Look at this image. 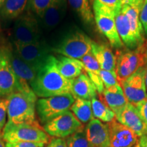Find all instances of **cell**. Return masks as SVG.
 <instances>
[{
    "mask_svg": "<svg viewBox=\"0 0 147 147\" xmlns=\"http://www.w3.org/2000/svg\"><path fill=\"white\" fill-rule=\"evenodd\" d=\"M73 80L65 78L60 73L57 58L51 55L38 71L30 87L37 97L45 98L71 93Z\"/></svg>",
    "mask_w": 147,
    "mask_h": 147,
    "instance_id": "cell-1",
    "label": "cell"
},
{
    "mask_svg": "<svg viewBox=\"0 0 147 147\" xmlns=\"http://www.w3.org/2000/svg\"><path fill=\"white\" fill-rule=\"evenodd\" d=\"M6 98L8 123H38L36 119L38 99L32 89L14 92Z\"/></svg>",
    "mask_w": 147,
    "mask_h": 147,
    "instance_id": "cell-2",
    "label": "cell"
},
{
    "mask_svg": "<svg viewBox=\"0 0 147 147\" xmlns=\"http://www.w3.org/2000/svg\"><path fill=\"white\" fill-rule=\"evenodd\" d=\"M3 138L6 142H29L47 144L50 137L38 123L12 124L7 123L2 131Z\"/></svg>",
    "mask_w": 147,
    "mask_h": 147,
    "instance_id": "cell-3",
    "label": "cell"
},
{
    "mask_svg": "<svg viewBox=\"0 0 147 147\" xmlns=\"http://www.w3.org/2000/svg\"><path fill=\"white\" fill-rule=\"evenodd\" d=\"M94 20L100 33L106 37L110 46L114 49H120L124 47L116 26L115 12L102 5L98 0L93 3Z\"/></svg>",
    "mask_w": 147,
    "mask_h": 147,
    "instance_id": "cell-4",
    "label": "cell"
},
{
    "mask_svg": "<svg viewBox=\"0 0 147 147\" xmlns=\"http://www.w3.org/2000/svg\"><path fill=\"white\" fill-rule=\"evenodd\" d=\"M92 42L84 33L74 31L64 37L52 51L66 57L81 59L91 52Z\"/></svg>",
    "mask_w": 147,
    "mask_h": 147,
    "instance_id": "cell-5",
    "label": "cell"
},
{
    "mask_svg": "<svg viewBox=\"0 0 147 147\" xmlns=\"http://www.w3.org/2000/svg\"><path fill=\"white\" fill-rule=\"evenodd\" d=\"M76 99L71 93L40 98L36 102V113L42 124H46L70 109Z\"/></svg>",
    "mask_w": 147,
    "mask_h": 147,
    "instance_id": "cell-6",
    "label": "cell"
},
{
    "mask_svg": "<svg viewBox=\"0 0 147 147\" xmlns=\"http://www.w3.org/2000/svg\"><path fill=\"white\" fill-rule=\"evenodd\" d=\"M144 43L134 50L117 51L116 56L115 72L120 82L145 66Z\"/></svg>",
    "mask_w": 147,
    "mask_h": 147,
    "instance_id": "cell-7",
    "label": "cell"
},
{
    "mask_svg": "<svg viewBox=\"0 0 147 147\" xmlns=\"http://www.w3.org/2000/svg\"><path fill=\"white\" fill-rule=\"evenodd\" d=\"M41 25L32 12L21 14L16 18L13 28V43L26 45L41 40Z\"/></svg>",
    "mask_w": 147,
    "mask_h": 147,
    "instance_id": "cell-8",
    "label": "cell"
},
{
    "mask_svg": "<svg viewBox=\"0 0 147 147\" xmlns=\"http://www.w3.org/2000/svg\"><path fill=\"white\" fill-rule=\"evenodd\" d=\"M13 44L14 49L20 57L37 71L43 66L52 51L42 40L26 45Z\"/></svg>",
    "mask_w": 147,
    "mask_h": 147,
    "instance_id": "cell-9",
    "label": "cell"
},
{
    "mask_svg": "<svg viewBox=\"0 0 147 147\" xmlns=\"http://www.w3.org/2000/svg\"><path fill=\"white\" fill-rule=\"evenodd\" d=\"M82 127V123L70 110H67L44 125V130L48 135L63 139Z\"/></svg>",
    "mask_w": 147,
    "mask_h": 147,
    "instance_id": "cell-10",
    "label": "cell"
},
{
    "mask_svg": "<svg viewBox=\"0 0 147 147\" xmlns=\"http://www.w3.org/2000/svg\"><path fill=\"white\" fill-rule=\"evenodd\" d=\"M145 71V66L140 67L127 78L119 82L128 103L134 106L147 97Z\"/></svg>",
    "mask_w": 147,
    "mask_h": 147,
    "instance_id": "cell-11",
    "label": "cell"
},
{
    "mask_svg": "<svg viewBox=\"0 0 147 147\" xmlns=\"http://www.w3.org/2000/svg\"><path fill=\"white\" fill-rule=\"evenodd\" d=\"M20 90L19 82L9 60L8 48L0 46V98Z\"/></svg>",
    "mask_w": 147,
    "mask_h": 147,
    "instance_id": "cell-12",
    "label": "cell"
},
{
    "mask_svg": "<svg viewBox=\"0 0 147 147\" xmlns=\"http://www.w3.org/2000/svg\"><path fill=\"white\" fill-rule=\"evenodd\" d=\"M7 48L10 64L19 82L20 91L32 89L30 84L36 78L38 71L22 59L13 47Z\"/></svg>",
    "mask_w": 147,
    "mask_h": 147,
    "instance_id": "cell-13",
    "label": "cell"
},
{
    "mask_svg": "<svg viewBox=\"0 0 147 147\" xmlns=\"http://www.w3.org/2000/svg\"><path fill=\"white\" fill-rule=\"evenodd\" d=\"M107 125L109 130L110 147H134L138 143V136L115 119L108 123Z\"/></svg>",
    "mask_w": 147,
    "mask_h": 147,
    "instance_id": "cell-14",
    "label": "cell"
},
{
    "mask_svg": "<svg viewBox=\"0 0 147 147\" xmlns=\"http://www.w3.org/2000/svg\"><path fill=\"white\" fill-rule=\"evenodd\" d=\"M115 119L120 123L133 130L139 138L147 130V126L141 119L136 108L129 103L116 114Z\"/></svg>",
    "mask_w": 147,
    "mask_h": 147,
    "instance_id": "cell-15",
    "label": "cell"
},
{
    "mask_svg": "<svg viewBox=\"0 0 147 147\" xmlns=\"http://www.w3.org/2000/svg\"><path fill=\"white\" fill-rule=\"evenodd\" d=\"M84 131L92 147H110L109 130L107 124L93 119L88 123Z\"/></svg>",
    "mask_w": 147,
    "mask_h": 147,
    "instance_id": "cell-16",
    "label": "cell"
},
{
    "mask_svg": "<svg viewBox=\"0 0 147 147\" xmlns=\"http://www.w3.org/2000/svg\"><path fill=\"white\" fill-rule=\"evenodd\" d=\"M67 0H53L42 16L40 23L47 29L55 28L65 15Z\"/></svg>",
    "mask_w": 147,
    "mask_h": 147,
    "instance_id": "cell-17",
    "label": "cell"
},
{
    "mask_svg": "<svg viewBox=\"0 0 147 147\" xmlns=\"http://www.w3.org/2000/svg\"><path fill=\"white\" fill-rule=\"evenodd\" d=\"M115 21L117 32L121 41L128 49L134 50L144 44L140 41L135 36L127 17L121 11L116 14Z\"/></svg>",
    "mask_w": 147,
    "mask_h": 147,
    "instance_id": "cell-18",
    "label": "cell"
},
{
    "mask_svg": "<svg viewBox=\"0 0 147 147\" xmlns=\"http://www.w3.org/2000/svg\"><path fill=\"white\" fill-rule=\"evenodd\" d=\"M71 94L75 99L80 98L89 101L96 98L97 95L95 86L85 72L82 73L78 77L74 79Z\"/></svg>",
    "mask_w": 147,
    "mask_h": 147,
    "instance_id": "cell-19",
    "label": "cell"
},
{
    "mask_svg": "<svg viewBox=\"0 0 147 147\" xmlns=\"http://www.w3.org/2000/svg\"><path fill=\"white\" fill-rule=\"evenodd\" d=\"M100 98L113 110L115 115L128 103L120 84L104 89L102 94L100 95Z\"/></svg>",
    "mask_w": 147,
    "mask_h": 147,
    "instance_id": "cell-20",
    "label": "cell"
},
{
    "mask_svg": "<svg viewBox=\"0 0 147 147\" xmlns=\"http://www.w3.org/2000/svg\"><path fill=\"white\" fill-rule=\"evenodd\" d=\"M91 53L96 59L101 69L115 71L116 56L107 45L93 41Z\"/></svg>",
    "mask_w": 147,
    "mask_h": 147,
    "instance_id": "cell-21",
    "label": "cell"
},
{
    "mask_svg": "<svg viewBox=\"0 0 147 147\" xmlns=\"http://www.w3.org/2000/svg\"><path fill=\"white\" fill-rule=\"evenodd\" d=\"M80 61L84 65V72L87 74L92 83L95 86L99 95H102L105 88L100 78V71L101 69L96 59L91 52L83 57Z\"/></svg>",
    "mask_w": 147,
    "mask_h": 147,
    "instance_id": "cell-22",
    "label": "cell"
},
{
    "mask_svg": "<svg viewBox=\"0 0 147 147\" xmlns=\"http://www.w3.org/2000/svg\"><path fill=\"white\" fill-rule=\"evenodd\" d=\"M57 58V65L60 73L65 78L73 80L83 73L84 65L81 61L76 59L58 56Z\"/></svg>",
    "mask_w": 147,
    "mask_h": 147,
    "instance_id": "cell-23",
    "label": "cell"
},
{
    "mask_svg": "<svg viewBox=\"0 0 147 147\" xmlns=\"http://www.w3.org/2000/svg\"><path fill=\"white\" fill-rule=\"evenodd\" d=\"M140 8L130 6L127 4H123L121 12L126 15L129 22L133 32L135 36L142 43L145 42L144 37V29L140 20Z\"/></svg>",
    "mask_w": 147,
    "mask_h": 147,
    "instance_id": "cell-24",
    "label": "cell"
},
{
    "mask_svg": "<svg viewBox=\"0 0 147 147\" xmlns=\"http://www.w3.org/2000/svg\"><path fill=\"white\" fill-rule=\"evenodd\" d=\"M71 112L82 123H87L94 119L92 111L91 102L76 98L70 108Z\"/></svg>",
    "mask_w": 147,
    "mask_h": 147,
    "instance_id": "cell-25",
    "label": "cell"
},
{
    "mask_svg": "<svg viewBox=\"0 0 147 147\" xmlns=\"http://www.w3.org/2000/svg\"><path fill=\"white\" fill-rule=\"evenodd\" d=\"M29 0H6L0 10L1 16L7 20L15 19L23 14Z\"/></svg>",
    "mask_w": 147,
    "mask_h": 147,
    "instance_id": "cell-26",
    "label": "cell"
},
{
    "mask_svg": "<svg viewBox=\"0 0 147 147\" xmlns=\"http://www.w3.org/2000/svg\"><path fill=\"white\" fill-rule=\"evenodd\" d=\"M67 2L82 22L91 25L94 20V14L89 0H67Z\"/></svg>",
    "mask_w": 147,
    "mask_h": 147,
    "instance_id": "cell-27",
    "label": "cell"
},
{
    "mask_svg": "<svg viewBox=\"0 0 147 147\" xmlns=\"http://www.w3.org/2000/svg\"><path fill=\"white\" fill-rule=\"evenodd\" d=\"M92 111L94 117L103 122L110 123L115 119V114L102 100H91Z\"/></svg>",
    "mask_w": 147,
    "mask_h": 147,
    "instance_id": "cell-28",
    "label": "cell"
},
{
    "mask_svg": "<svg viewBox=\"0 0 147 147\" xmlns=\"http://www.w3.org/2000/svg\"><path fill=\"white\" fill-rule=\"evenodd\" d=\"M67 147H92L86 136L84 127L71 134L66 140Z\"/></svg>",
    "mask_w": 147,
    "mask_h": 147,
    "instance_id": "cell-29",
    "label": "cell"
},
{
    "mask_svg": "<svg viewBox=\"0 0 147 147\" xmlns=\"http://www.w3.org/2000/svg\"><path fill=\"white\" fill-rule=\"evenodd\" d=\"M53 0H29V10L30 12L40 18L49 8Z\"/></svg>",
    "mask_w": 147,
    "mask_h": 147,
    "instance_id": "cell-30",
    "label": "cell"
},
{
    "mask_svg": "<svg viewBox=\"0 0 147 147\" xmlns=\"http://www.w3.org/2000/svg\"><path fill=\"white\" fill-rule=\"evenodd\" d=\"M100 76L105 89H108V88L114 87V86L120 84L118 79H117V76L115 71H110L100 69Z\"/></svg>",
    "mask_w": 147,
    "mask_h": 147,
    "instance_id": "cell-31",
    "label": "cell"
},
{
    "mask_svg": "<svg viewBox=\"0 0 147 147\" xmlns=\"http://www.w3.org/2000/svg\"><path fill=\"white\" fill-rule=\"evenodd\" d=\"M7 107L8 100L7 98H0V133L3 129L6 124Z\"/></svg>",
    "mask_w": 147,
    "mask_h": 147,
    "instance_id": "cell-32",
    "label": "cell"
},
{
    "mask_svg": "<svg viewBox=\"0 0 147 147\" xmlns=\"http://www.w3.org/2000/svg\"><path fill=\"white\" fill-rule=\"evenodd\" d=\"M98 1L104 6L107 7L108 8L115 12L116 14L120 12L122 9V0H98Z\"/></svg>",
    "mask_w": 147,
    "mask_h": 147,
    "instance_id": "cell-33",
    "label": "cell"
},
{
    "mask_svg": "<svg viewBox=\"0 0 147 147\" xmlns=\"http://www.w3.org/2000/svg\"><path fill=\"white\" fill-rule=\"evenodd\" d=\"M143 122L147 126V97L135 106Z\"/></svg>",
    "mask_w": 147,
    "mask_h": 147,
    "instance_id": "cell-34",
    "label": "cell"
},
{
    "mask_svg": "<svg viewBox=\"0 0 147 147\" xmlns=\"http://www.w3.org/2000/svg\"><path fill=\"white\" fill-rule=\"evenodd\" d=\"M44 143H36L29 142H6L5 147H45Z\"/></svg>",
    "mask_w": 147,
    "mask_h": 147,
    "instance_id": "cell-35",
    "label": "cell"
},
{
    "mask_svg": "<svg viewBox=\"0 0 147 147\" xmlns=\"http://www.w3.org/2000/svg\"><path fill=\"white\" fill-rule=\"evenodd\" d=\"M140 20L142 25L144 32L147 35V0H144L140 13Z\"/></svg>",
    "mask_w": 147,
    "mask_h": 147,
    "instance_id": "cell-36",
    "label": "cell"
},
{
    "mask_svg": "<svg viewBox=\"0 0 147 147\" xmlns=\"http://www.w3.org/2000/svg\"><path fill=\"white\" fill-rule=\"evenodd\" d=\"M46 147H67L66 141L63 138H54L50 140Z\"/></svg>",
    "mask_w": 147,
    "mask_h": 147,
    "instance_id": "cell-37",
    "label": "cell"
},
{
    "mask_svg": "<svg viewBox=\"0 0 147 147\" xmlns=\"http://www.w3.org/2000/svg\"><path fill=\"white\" fill-rule=\"evenodd\" d=\"M122 2L123 4H127L130 6L142 8L144 0H122Z\"/></svg>",
    "mask_w": 147,
    "mask_h": 147,
    "instance_id": "cell-38",
    "label": "cell"
},
{
    "mask_svg": "<svg viewBox=\"0 0 147 147\" xmlns=\"http://www.w3.org/2000/svg\"><path fill=\"white\" fill-rule=\"evenodd\" d=\"M138 142L140 147H147V130L140 137Z\"/></svg>",
    "mask_w": 147,
    "mask_h": 147,
    "instance_id": "cell-39",
    "label": "cell"
},
{
    "mask_svg": "<svg viewBox=\"0 0 147 147\" xmlns=\"http://www.w3.org/2000/svg\"><path fill=\"white\" fill-rule=\"evenodd\" d=\"M144 61H145V66L147 65V40L144 42Z\"/></svg>",
    "mask_w": 147,
    "mask_h": 147,
    "instance_id": "cell-40",
    "label": "cell"
},
{
    "mask_svg": "<svg viewBox=\"0 0 147 147\" xmlns=\"http://www.w3.org/2000/svg\"><path fill=\"white\" fill-rule=\"evenodd\" d=\"M0 147H5L4 140L3 138L2 133H0Z\"/></svg>",
    "mask_w": 147,
    "mask_h": 147,
    "instance_id": "cell-41",
    "label": "cell"
},
{
    "mask_svg": "<svg viewBox=\"0 0 147 147\" xmlns=\"http://www.w3.org/2000/svg\"><path fill=\"white\" fill-rule=\"evenodd\" d=\"M145 67H146V71H145V84H146V89L147 93V65L145 66Z\"/></svg>",
    "mask_w": 147,
    "mask_h": 147,
    "instance_id": "cell-42",
    "label": "cell"
},
{
    "mask_svg": "<svg viewBox=\"0 0 147 147\" xmlns=\"http://www.w3.org/2000/svg\"><path fill=\"white\" fill-rule=\"evenodd\" d=\"M5 1H6V0H0V10H1V8H3V5H4Z\"/></svg>",
    "mask_w": 147,
    "mask_h": 147,
    "instance_id": "cell-43",
    "label": "cell"
},
{
    "mask_svg": "<svg viewBox=\"0 0 147 147\" xmlns=\"http://www.w3.org/2000/svg\"><path fill=\"white\" fill-rule=\"evenodd\" d=\"M134 147H140V144H139V142L137 143V144H136V146Z\"/></svg>",
    "mask_w": 147,
    "mask_h": 147,
    "instance_id": "cell-44",
    "label": "cell"
}]
</instances>
